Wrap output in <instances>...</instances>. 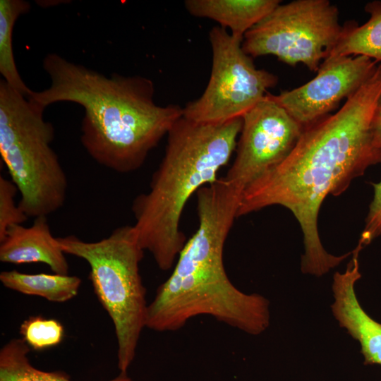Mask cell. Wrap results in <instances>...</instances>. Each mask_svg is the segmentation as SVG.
<instances>
[{
    "instance_id": "6da1fadb",
    "label": "cell",
    "mask_w": 381,
    "mask_h": 381,
    "mask_svg": "<svg viewBox=\"0 0 381 381\" xmlns=\"http://www.w3.org/2000/svg\"><path fill=\"white\" fill-rule=\"evenodd\" d=\"M381 96V64L334 114L303 128L286 157L243 193L237 217L272 205L286 207L303 237V273L318 277L350 253H327L319 236L320 207L329 195L343 193L367 169L381 162V143L373 120Z\"/></svg>"
},
{
    "instance_id": "7a4b0ae2",
    "label": "cell",
    "mask_w": 381,
    "mask_h": 381,
    "mask_svg": "<svg viewBox=\"0 0 381 381\" xmlns=\"http://www.w3.org/2000/svg\"><path fill=\"white\" fill-rule=\"evenodd\" d=\"M42 67L49 86L28 98L44 108L62 102L83 107L82 145L97 163L117 173L138 169L183 115L177 104L155 103L154 84L146 77L107 76L56 53L47 54Z\"/></svg>"
},
{
    "instance_id": "3957f363",
    "label": "cell",
    "mask_w": 381,
    "mask_h": 381,
    "mask_svg": "<svg viewBox=\"0 0 381 381\" xmlns=\"http://www.w3.org/2000/svg\"><path fill=\"white\" fill-rule=\"evenodd\" d=\"M198 227L186 241L169 277L148 305L146 327L174 332L200 315L245 333L258 335L270 325L269 301L240 291L229 279L224 248L236 218L229 200L205 195L197 201Z\"/></svg>"
},
{
    "instance_id": "277c9868",
    "label": "cell",
    "mask_w": 381,
    "mask_h": 381,
    "mask_svg": "<svg viewBox=\"0 0 381 381\" xmlns=\"http://www.w3.org/2000/svg\"><path fill=\"white\" fill-rule=\"evenodd\" d=\"M242 118L201 123L183 116L172 126L150 190L133 201V225L140 246L158 267L173 268L186 241L180 219L188 199L215 182L236 150Z\"/></svg>"
},
{
    "instance_id": "5b68a950",
    "label": "cell",
    "mask_w": 381,
    "mask_h": 381,
    "mask_svg": "<svg viewBox=\"0 0 381 381\" xmlns=\"http://www.w3.org/2000/svg\"><path fill=\"white\" fill-rule=\"evenodd\" d=\"M45 108L0 80V155L28 217L46 216L66 200L68 179L52 147L54 128Z\"/></svg>"
},
{
    "instance_id": "8992f818",
    "label": "cell",
    "mask_w": 381,
    "mask_h": 381,
    "mask_svg": "<svg viewBox=\"0 0 381 381\" xmlns=\"http://www.w3.org/2000/svg\"><path fill=\"white\" fill-rule=\"evenodd\" d=\"M57 240L65 254L89 265L94 291L114 326L118 368L127 373L146 327L149 305L140 274L144 250L133 226L117 227L108 236L93 242L73 235Z\"/></svg>"
},
{
    "instance_id": "52a82bcc",
    "label": "cell",
    "mask_w": 381,
    "mask_h": 381,
    "mask_svg": "<svg viewBox=\"0 0 381 381\" xmlns=\"http://www.w3.org/2000/svg\"><path fill=\"white\" fill-rule=\"evenodd\" d=\"M342 32L338 8L328 0H296L280 4L250 29L242 49L252 58L273 55L317 72Z\"/></svg>"
},
{
    "instance_id": "ba28073f",
    "label": "cell",
    "mask_w": 381,
    "mask_h": 381,
    "mask_svg": "<svg viewBox=\"0 0 381 381\" xmlns=\"http://www.w3.org/2000/svg\"><path fill=\"white\" fill-rule=\"evenodd\" d=\"M243 40L220 26L210 30V80L202 95L183 108L184 117L210 123L242 118L277 85L275 75L255 67L252 57L242 49Z\"/></svg>"
},
{
    "instance_id": "9c48e42d",
    "label": "cell",
    "mask_w": 381,
    "mask_h": 381,
    "mask_svg": "<svg viewBox=\"0 0 381 381\" xmlns=\"http://www.w3.org/2000/svg\"><path fill=\"white\" fill-rule=\"evenodd\" d=\"M267 93L242 116L236 157L224 177L241 195L256 179L286 157L303 129Z\"/></svg>"
},
{
    "instance_id": "30bf717a",
    "label": "cell",
    "mask_w": 381,
    "mask_h": 381,
    "mask_svg": "<svg viewBox=\"0 0 381 381\" xmlns=\"http://www.w3.org/2000/svg\"><path fill=\"white\" fill-rule=\"evenodd\" d=\"M377 64L364 56H329L308 83L277 95H267L305 128L326 116L343 99L357 91Z\"/></svg>"
},
{
    "instance_id": "8fae6325",
    "label": "cell",
    "mask_w": 381,
    "mask_h": 381,
    "mask_svg": "<svg viewBox=\"0 0 381 381\" xmlns=\"http://www.w3.org/2000/svg\"><path fill=\"white\" fill-rule=\"evenodd\" d=\"M359 252L358 249L353 250V257L344 273L337 272L334 274V302L332 310L339 326L359 342L364 363L381 365V323L365 312L355 292V284L361 277L358 260Z\"/></svg>"
},
{
    "instance_id": "7c38bea8",
    "label": "cell",
    "mask_w": 381,
    "mask_h": 381,
    "mask_svg": "<svg viewBox=\"0 0 381 381\" xmlns=\"http://www.w3.org/2000/svg\"><path fill=\"white\" fill-rule=\"evenodd\" d=\"M0 261L15 265L41 262L55 274H68L65 253L52 235L46 216L35 217L30 226L9 227L0 241Z\"/></svg>"
},
{
    "instance_id": "4fadbf2b",
    "label": "cell",
    "mask_w": 381,
    "mask_h": 381,
    "mask_svg": "<svg viewBox=\"0 0 381 381\" xmlns=\"http://www.w3.org/2000/svg\"><path fill=\"white\" fill-rule=\"evenodd\" d=\"M279 0H186L188 12L198 18L213 20L230 30L235 37L245 34L281 3Z\"/></svg>"
},
{
    "instance_id": "5bb4252c",
    "label": "cell",
    "mask_w": 381,
    "mask_h": 381,
    "mask_svg": "<svg viewBox=\"0 0 381 381\" xmlns=\"http://www.w3.org/2000/svg\"><path fill=\"white\" fill-rule=\"evenodd\" d=\"M0 281L7 289L55 303L66 302L76 296L82 282L77 276L27 274L16 270L1 272Z\"/></svg>"
},
{
    "instance_id": "9a60e30c",
    "label": "cell",
    "mask_w": 381,
    "mask_h": 381,
    "mask_svg": "<svg viewBox=\"0 0 381 381\" xmlns=\"http://www.w3.org/2000/svg\"><path fill=\"white\" fill-rule=\"evenodd\" d=\"M365 11L370 15L368 20L361 25L349 23L343 27L329 56H364L381 63V1L367 3Z\"/></svg>"
},
{
    "instance_id": "2e32d148",
    "label": "cell",
    "mask_w": 381,
    "mask_h": 381,
    "mask_svg": "<svg viewBox=\"0 0 381 381\" xmlns=\"http://www.w3.org/2000/svg\"><path fill=\"white\" fill-rule=\"evenodd\" d=\"M30 348L22 338H13L0 350V381H72L66 373L35 368L28 355ZM107 381H133L127 373Z\"/></svg>"
},
{
    "instance_id": "e0dca14e",
    "label": "cell",
    "mask_w": 381,
    "mask_h": 381,
    "mask_svg": "<svg viewBox=\"0 0 381 381\" xmlns=\"http://www.w3.org/2000/svg\"><path fill=\"white\" fill-rule=\"evenodd\" d=\"M30 9V3L24 0H0V73L4 80L27 97L33 90L26 85L18 71L12 42L16 20Z\"/></svg>"
},
{
    "instance_id": "ac0fdd59",
    "label": "cell",
    "mask_w": 381,
    "mask_h": 381,
    "mask_svg": "<svg viewBox=\"0 0 381 381\" xmlns=\"http://www.w3.org/2000/svg\"><path fill=\"white\" fill-rule=\"evenodd\" d=\"M20 334L30 349L42 351L59 344L64 336V329L55 319L30 316L20 325Z\"/></svg>"
},
{
    "instance_id": "d6986e66",
    "label": "cell",
    "mask_w": 381,
    "mask_h": 381,
    "mask_svg": "<svg viewBox=\"0 0 381 381\" xmlns=\"http://www.w3.org/2000/svg\"><path fill=\"white\" fill-rule=\"evenodd\" d=\"M18 192L11 179L0 176V241L8 229L13 225L23 224L28 217L15 202Z\"/></svg>"
},
{
    "instance_id": "ffe728a7",
    "label": "cell",
    "mask_w": 381,
    "mask_h": 381,
    "mask_svg": "<svg viewBox=\"0 0 381 381\" xmlns=\"http://www.w3.org/2000/svg\"><path fill=\"white\" fill-rule=\"evenodd\" d=\"M373 195L358 243L363 248L381 236V179L373 184Z\"/></svg>"
},
{
    "instance_id": "44dd1931",
    "label": "cell",
    "mask_w": 381,
    "mask_h": 381,
    "mask_svg": "<svg viewBox=\"0 0 381 381\" xmlns=\"http://www.w3.org/2000/svg\"><path fill=\"white\" fill-rule=\"evenodd\" d=\"M373 126L376 135L381 143V96L379 99L375 110L373 120Z\"/></svg>"
}]
</instances>
